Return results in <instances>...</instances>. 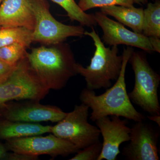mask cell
Segmentation results:
<instances>
[{
  "instance_id": "cell-3",
  "label": "cell",
  "mask_w": 160,
  "mask_h": 160,
  "mask_svg": "<svg viewBox=\"0 0 160 160\" xmlns=\"http://www.w3.org/2000/svg\"><path fill=\"white\" fill-rule=\"evenodd\" d=\"M90 32L85 31L84 35L92 38L96 47L90 65L86 67L77 63V74L83 77L86 88L91 90L107 89L112 86L111 81H116L119 76L122 64V56L118 55V46L107 48L99 36L91 27Z\"/></svg>"
},
{
  "instance_id": "cell-16",
  "label": "cell",
  "mask_w": 160,
  "mask_h": 160,
  "mask_svg": "<svg viewBox=\"0 0 160 160\" xmlns=\"http://www.w3.org/2000/svg\"><path fill=\"white\" fill-rule=\"evenodd\" d=\"M142 34L147 37L160 38V2L147 4L143 11Z\"/></svg>"
},
{
  "instance_id": "cell-24",
  "label": "cell",
  "mask_w": 160,
  "mask_h": 160,
  "mask_svg": "<svg viewBox=\"0 0 160 160\" xmlns=\"http://www.w3.org/2000/svg\"><path fill=\"white\" fill-rule=\"evenodd\" d=\"M149 41L154 51L160 52V40L159 38L155 37L149 38Z\"/></svg>"
},
{
  "instance_id": "cell-6",
  "label": "cell",
  "mask_w": 160,
  "mask_h": 160,
  "mask_svg": "<svg viewBox=\"0 0 160 160\" xmlns=\"http://www.w3.org/2000/svg\"><path fill=\"white\" fill-rule=\"evenodd\" d=\"M28 1L35 19L33 42L52 45L63 42L68 38L85 35L82 26H68L57 21L50 13L46 0Z\"/></svg>"
},
{
  "instance_id": "cell-11",
  "label": "cell",
  "mask_w": 160,
  "mask_h": 160,
  "mask_svg": "<svg viewBox=\"0 0 160 160\" xmlns=\"http://www.w3.org/2000/svg\"><path fill=\"white\" fill-rule=\"evenodd\" d=\"M103 138L102 148L98 160H116L122 143L130 140L131 128L127 126L128 119L111 116L100 118L95 121Z\"/></svg>"
},
{
  "instance_id": "cell-17",
  "label": "cell",
  "mask_w": 160,
  "mask_h": 160,
  "mask_svg": "<svg viewBox=\"0 0 160 160\" xmlns=\"http://www.w3.org/2000/svg\"><path fill=\"white\" fill-rule=\"evenodd\" d=\"M32 42V31L24 27H14L0 29V48L13 44H19L26 48Z\"/></svg>"
},
{
  "instance_id": "cell-7",
  "label": "cell",
  "mask_w": 160,
  "mask_h": 160,
  "mask_svg": "<svg viewBox=\"0 0 160 160\" xmlns=\"http://www.w3.org/2000/svg\"><path fill=\"white\" fill-rule=\"evenodd\" d=\"M89 109L82 103L75 105L72 111L51 126V133L71 143L79 150L99 141V129L88 122Z\"/></svg>"
},
{
  "instance_id": "cell-15",
  "label": "cell",
  "mask_w": 160,
  "mask_h": 160,
  "mask_svg": "<svg viewBox=\"0 0 160 160\" xmlns=\"http://www.w3.org/2000/svg\"><path fill=\"white\" fill-rule=\"evenodd\" d=\"M101 12L113 17L121 24L131 28L135 32L142 33L143 9L134 6H112L101 7Z\"/></svg>"
},
{
  "instance_id": "cell-18",
  "label": "cell",
  "mask_w": 160,
  "mask_h": 160,
  "mask_svg": "<svg viewBox=\"0 0 160 160\" xmlns=\"http://www.w3.org/2000/svg\"><path fill=\"white\" fill-rule=\"evenodd\" d=\"M63 8L72 21H77L82 26L92 27L97 26V22L94 14H88L82 10L74 0H51Z\"/></svg>"
},
{
  "instance_id": "cell-28",
  "label": "cell",
  "mask_w": 160,
  "mask_h": 160,
  "mask_svg": "<svg viewBox=\"0 0 160 160\" xmlns=\"http://www.w3.org/2000/svg\"><path fill=\"white\" fill-rule=\"evenodd\" d=\"M2 1L3 0H0V4H1V2H2Z\"/></svg>"
},
{
  "instance_id": "cell-20",
  "label": "cell",
  "mask_w": 160,
  "mask_h": 160,
  "mask_svg": "<svg viewBox=\"0 0 160 160\" xmlns=\"http://www.w3.org/2000/svg\"><path fill=\"white\" fill-rule=\"evenodd\" d=\"M133 0H79L78 6L83 11L96 7L112 6H133Z\"/></svg>"
},
{
  "instance_id": "cell-23",
  "label": "cell",
  "mask_w": 160,
  "mask_h": 160,
  "mask_svg": "<svg viewBox=\"0 0 160 160\" xmlns=\"http://www.w3.org/2000/svg\"><path fill=\"white\" fill-rule=\"evenodd\" d=\"M16 65H10L0 60V81L3 79L10 73Z\"/></svg>"
},
{
  "instance_id": "cell-5",
  "label": "cell",
  "mask_w": 160,
  "mask_h": 160,
  "mask_svg": "<svg viewBox=\"0 0 160 160\" xmlns=\"http://www.w3.org/2000/svg\"><path fill=\"white\" fill-rule=\"evenodd\" d=\"M128 62L135 74L134 88L128 93L130 101L150 115L160 114L159 75L152 69L142 52L133 51Z\"/></svg>"
},
{
  "instance_id": "cell-21",
  "label": "cell",
  "mask_w": 160,
  "mask_h": 160,
  "mask_svg": "<svg viewBox=\"0 0 160 160\" xmlns=\"http://www.w3.org/2000/svg\"><path fill=\"white\" fill-rule=\"evenodd\" d=\"M102 148V143L100 140L80 149L76 154L70 159V160H98L101 154Z\"/></svg>"
},
{
  "instance_id": "cell-12",
  "label": "cell",
  "mask_w": 160,
  "mask_h": 160,
  "mask_svg": "<svg viewBox=\"0 0 160 160\" xmlns=\"http://www.w3.org/2000/svg\"><path fill=\"white\" fill-rule=\"evenodd\" d=\"M94 16L97 24L102 29L104 44L111 46L125 45L137 47L147 52L154 51L149 38L142 33L130 31L122 24L111 19L101 12H96Z\"/></svg>"
},
{
  "instance_id": "cell-9",
  "label": "cell",
  "mask_w": 160,
  "mask_h": 160,
  "mask_svg": "<svg viewBox=\"0 0 160 160\" xmlns=\"http://www.w3.org/2000/svg\"><path fill=\"white\" fill-rule=\"evenodd\" d=\"M160 132L145 121L135 122L131 128L130 143L122 154L127 160H159L158 148Z\"/></svg>"
},
{
  "instance_id": "cell-14",
  "label": "cell",
  "mask_w": 160,
  "mask_h": 160,
  "mask_svg": "<svg viewBox=\"0 0 160 160\" xmlns=\"http://www.w3.org/2000/svg\"><path fill=\"white\" fill-rule=\"evenodd\" d=\"M51 126L38 123L14 122L5 119L0 122V138L8 140L51 133Z\"/></svg>"
},
{
  "instance_id": "cell-1",
  "label": "cell",
  "mask_w": 160,
  "mask_h": 160,
  "mask_svg": "<svg viewBox=\"0 0 160 160\" xmlns=\"http://www.w3.org/2000/svg\"><path fill=\"white\" fill-rule=\"evenodd\" d=\"M134 49L131 46L123 50L122 69L116 82L106 89L102 94L97 95L94 90L85 88L80 94L81 103L91 109L92 122L104 117L117 116L135 122L145 121L146 117L134 108L126 90L125 74L127 63Z\"/></svg>"
},
{
  "instance_id": "cell-4",
  "label": "cell",
  "mask_w": 160,
  "mask_h": 160,
  "mask_svg": "<svg viewBox=\"0 0 160 160\" xmlns=\"http://www.w3.org/2000/svg\"><path fill=\"white\" fill-rule=\"evenodd\" d=\"M49 91L31 68L26 56L7 77L0 81V108L12 100L39 102Z\"/></svg>"
},
{
  "instance_id": "cell-27",
  "label": "cell",
  "mask_w": 160,
  "mask_h": 160,
  "mask_svg": "<svg viewBox=\"0 0 160 160\" xmlns=\"http://www.w3.org/2000/svg\"><path fill=\"white\" fill-rule=\"evenodd\" d=\"M149 0H133L134 3H137L140 5H146L148 3Z\"/></svg>"
},
{
  "instance_id": "cell-19",
  "label": "cell",
  "mask_w": 160,
  "mask_h": 160,
  "mask_svg": "<svg viewBox=\"0 0 160 160\" xmlns=\"http://www.w3.org/2000/svg\"><path fill=\"white\" fill-rule=\"evenodd\" d=\"M26 47L19 44H13L0 48V60L12 65H16L26 57Z\"/></svg>"
},
{
  "instance_id": "cell-2",
  "label": "cell",
  "mask_w": 160,
  "mask_h": 160,
  "mask_svg": "<svg viewBox=\"0 0 160 160\" xmlns=\"http://www.w3.org/2000/svg\"><path fill=\"white\" fill-rule=\"evenodd\" d=\"M51 47L32 49L27 57L41 82L50 89L60 90L77 74L76 62L70 46L61 42Z\"/></svg>"
},
{
  "instance_id": "cell-25",
  "label": "cell",
  "mask_w": 160,
  "mask_h": 160,
  "mask_svg": "<svg viewBox=\"0 0 160 160\" xmlns=\"http://www.w3.org/2000/svg\"><path fill=\"white\" fill-rule=\"evenodd\" d=\"M147 118L149 120L156 123L159 127L160 126V114L150 115L147 116Z\"/></svg>"
},
{
  "instance_id": "cell-8",
  "label": "cell",
  "mask_w": 160,
  "mask_h": 160,
  "mask_svg": "<svg viewBox=\"0 0 160 160\" xmlns=\"http://www.w3.org/2000/svg\"><path fill=\"white\" fill-rule=\"evenodd\" d=\"M6 148L13 152L38 157L49 155L52 157L67 156L79 149L66 140L52 134L46 136H32L6 140Z\"/></svg>"
},
{
  "instance_id": "cell-29",
  "label": "cell",
  "mask_w": 160,
  "mask_h": 160,
  "mask_svg": "<svg viewBox=\"0 0 160 160\" xmlns=\"http://www.w3.org/2000/svg\"><path fill=\"white\" fill-rule=\"evenodd\" d=\"M1 28H2V27H1V26H0V29H1Z\"/></svg>"
},
{
  "instance_id": "cell-22",
  "label": "cell",
  "mask_w": 160,
  "mask_h": 160,
  "mask_svg": "<svg viewBox=\"0 0 160 160\" xmlns=\"http://www.w3.org/2000/svg\"><path fill=\"white\" fill-rule=\"evenodd\" d=\"M38 157L33 156L24 153L13 152L7 153L5 159L9 160H35L37 159Z\"/></svg>"
},
{
  "instance_id": "cell-10",
  "label": "cell",
  "mask_w": 160,
  "mask_h": 160,
  "mask_svg": "<svg viewBox=\"0 0 160 160\" xmlns=\"http://www.w3.org/2000/svg\"><path fill=\"white\" fill-rule=\"evenodd\" d=\"M29 101L10 105L6 103L1 108L3 109L5 119L32 123L42 122H58L67 114V112L57 106L42 105L38 101Z\"/></svg>"
},
{
  "instance_id": "cell-13",
  "label": "cell",
  "mask_w": 160,
  "mask_h": 160,
  "mask_svg": "<svg viewBox=\"0 0 160 160\" xmlns=\"http://www.w3.org/2000/svg\"><path fill=\"white\" fill-rule=\"evenodd\" d=\"M0 26L24 27L33 31L35 19L28 0H4L0 6Z\"/></svg>"
},
{
  "instance_id": "cell-26",
  "label": "cell",
  "mask_w": 160,
  "mask_h": 160,
  "mask_svg": "<svg viewBox=\"0 0 160 160\" xmlns=\"http://www.w3.org/2000/svg\"><path fill=\"white\" fill-rule=\"evenodd\" d=\"M7 154L6 148L0 143V160L5 159Z\"/></svg>"
}]
</instances>
